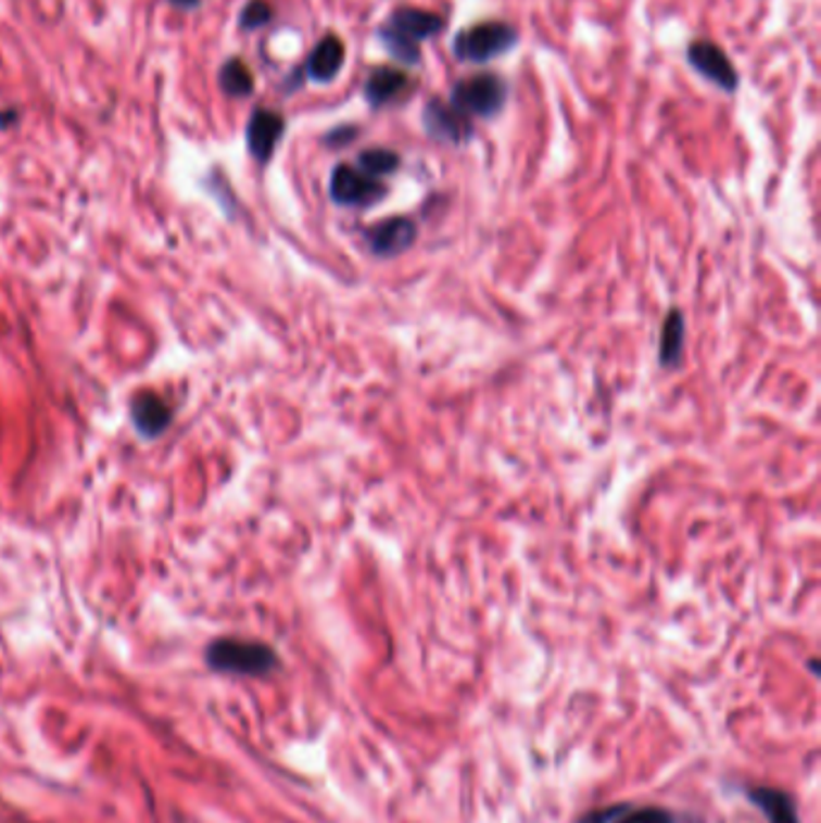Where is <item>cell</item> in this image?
Masks as SVG:
<instances>
[{
    "mask_svg": "<svg viewBox=\"0 0 821 823\" xmlns=\"http://www.w3.org/2000/svg\"><path fill=\"white\" fill-rule=\"evenodd\" d=\"M397 164H401V157L391 150H366L357 160L359 172L371 176V179H376V176L393 174L397 169Z\"/></svg>",
    "mask_w": 821,
    "mask_h": 823,
    "instance_id": "e0dca14e",
    "label": "cell"
},
{
    "mask_svg": "<svg viewBox=\"0 0 821 823\" xmlns=\"http://www.w3.org/2000/svg\"><path fill=\"white\" fill-rule=\"evenodd\" d=\"M391 27L395 31H401L407 39L421 41L439 35L443 29V20L434 13H427V10H417V8H401L395 10L391 17Z\"/></svg>",
    "mask_w": 821,
    "mask_h": 823,
    "instance_id": "8fae6325",
    "label": "cell"
},
{
    "mask_svg": "<svg viewBox=\"0 0 821 823\" xmlns=\"http://www.w3.org/2000/svg\"><path fill=\"white\" fill-rule=\"evenodd\" d=\"M285 132V121L280 114H275L270 109H258L251 116L247 128V142L253 157L258 162H268Z\"/></svg>",
    "mask_w": 821,
    "mask_h": 823,
    "instance_id": "52a82bcc",
    "label": "cell"
},
{
    "mask_svg": "<svg viewBox=\"0 0 821 823\" xmlns=\"http://www.w3.org/2000/svg\"><path fill=\"white\" fill-rule=\"evenodd\" d=\"M684 350V318L680 311H670V316L662 322L660 335V362L662 366H674Z\"/></svg>",
    "mask_w": 821,
    "mask_h": 823,
    "instance_id": "5bb4252c",
    "label": "cell"
},
{
    "mask_svg": "<svg viewBox=\"0 0 821 823\" xmlns=\"http://www.w3.org/2000/svg\"><path fill=\"white\" fill-rule=\"evenodd\" d=\"M219 87L229 97H249L253 92V75L247 68V63L231 59L219 71Z\"/></svg>",
    "mask_w": 821,
    "mask_h": 823,
    "instance_id": "9a60e30c",
    "label": "cell"
},
{
    "mask_svg": "<svg viewBox=\"0 0 821 823\" xmlns=\"http://www.w3.org/2000/svg\"><path fill=\"white\" fill-rule=\"evenodd\" d=\"M516 43V29L504 22H482L470 29H463L453 43V53L460 61L487 63L496 55L506 53Z\"/></svg>",
    "mask_w": 821,
    "mask_h": 823,
    "instance_id": "7a4b0ae2",
    "label": "cell"
},
{
    "mask_svg": "<svg viewBox=\"0 0 821 823\" xmlns=\"http://www.w3.org/2000/svg\"><path fill=\"white\" fill-rule=\"evenodd\" d=\"M749 799L767 814L769 823H800L793 799L781 793V789L757 787L749 793Z\"/></svg>",
    "mask_w": 821,
    "mask_h": 823,
    "instance_id": "7c38bea8",
    "label": "cell"
},
{
    "mask_svg": "<svg viewBox=\"0 0 821 823\" xmlns=\"http://www.w3.org/2000/svg\"><path fill=\"white\" fill-rule=\"evenodd\" d=\"M379 37L383 41L386 51L391 53L393 59H397L401 63H407V65L419 63V47H417V41L407 39L405 35H401V31H395L393 27L379 29Z\"/></svg>",
    "mask_w": 821,
    "mask_h": 823,
    "instance_id": "2e32d148",
    "label": "cell"
},
{
    "mask_svg": "<svg viewBox=\"0 0 821 823\" xmlns=\"http://www.w3.org/2000/svg\"><path fill=\"white\" fill-rule=\"evenodd\" d=\"M132 419H136V427L140 433L157 436V433L169 427L172 409L160 395L142 393L136 397V403H132Z\"/></svg>",
    "mask_w": 821,
    "mask_h": 823,
    "instance_id": "30bf717a",
    "label": "cell"
},
{
    "mask_svg": "<svg viewBox=\"0 0 821 823\" xmlns=\"http://www.w3.org/2000/svg\"><path fill=\"white\" fill-rule=\"evenodd\" d=\"M415 237H417L415 221H409L407 217H388L386 221H381V225L369 229L366 241H369V249L374 255L391 258V255H397L413 246Z\"/></svg>",
    "mask_w": 821,
    "mask_h": 823,
    "instance_id": "8992f818",
    "label": "cell"
},
{
    "mask_svg": "<svg viewBox=\"0 0 821 823\" xmlns=\"http://www.w3.org/2000/svg\"><path fill=\"white\" fill-rule=\"evenodd\" d=\"M270 17H273V10L265 0H251V3L241 10V27L258 29L263 25H268Z\"/></svg>",
    "mask_w": 821,
    "mask_h": 823,
    "instance_id": "d6986e66",
    "label": "cell"
},
{
    "mask_svg": "<svg viewBox=\"0 0 821 823\" xmlns=\"http://www.w3.org/2000/svg\"><path fill=\"white\" fill-rule=\"evenodd\" d=\"M690 63L694 65V68L702 73L704 77H708V80L716 83L720 90H728L732 92L737 87V71L735 65L730 63L728 55L720 51L716 43L711 41H696L690 47Z\"/></svg>",
    "mask_w": 821,
    "mask_h": 823,
    "instance_id": "5b68a950",
    "label": "cell"
},
{
    "mask_svg": "<svg viewBox=\"0 0 821 823\" xmlns=\"http://www.w3.org/2000/svg\"><path fill=\"white\" fill-rule=\"evenodd\" d=\"M629 809V805H615V807H607V809H597V811H591V814H585L579 823H615L624 811Z\"/></svg>",
    "mask_w": 821,
    "mask_h": 823,
    "instance_id": "ffe728a7",
    "label": "cell"
},
{
    "mask_svg": "<svg viewBox=\"0 0 821 823\" xmlns=\"http://www.w3.org/2000/svg\"><path fill=\"white\" fill-rule=\"evenodd\" d=\"M615 823H677L674 814L660 807H643V809H627Z\"/></svg>",
    "mask_w": 821,
    "mask_h": 823,
    "instance_id": "ac0fdd59",
    "label": "cell"
},
{
    "mask_svg": "<svg viewBox=\"0 0 821 823\" xmlns=\"http://www.w3.org/2000/svg\"><path fill=\"white\" fill-rule=\"evenodd\" d=\"M354 136H357V130H354L352 126H345V128H336V130H332L330 132V136H328V144H345V142H350Z\"/></svg>",
    "mask_w": 821,
    "mask_h": 823,
    "instance_id": "44dd1931",
    "label": "cell"
},
{
    "mask_svg": "<svg viewBox=\"0 0 821 823\" xmlns=\"http://www.w3.org/2000/svg\"><path fill=\"white\" fill-rule=\"evenodd\" d=\"M207 664L229 674L263 676L277 667V655L268 645L256 641L219 638L207 648Z\"/></svg>",
    "mask_w": 821,
    "mask_h": 823,
    "instance_id": "6da1fadb",
    "label": "cell"
},
{
    "mask_svg": "<svg viewBox=\"0 0 821 823\" xmlns=\"http://www.w3.org/2000/svg\"><path fill=\"white\" fill-rule=\"evenodd\" d=\"M425 128L431 138L443 142H465L470 138V124L456 106L429 102L425 109Z\"/></svg>",
    "mask_w": 821,
    "mask_h": 823,
    "instance_id": "ba28073f",
    "label": "cell"
},
{
    "mask_svg": "<svg viewBox=\"0 0 821 823\" xmlns=\"http://www.w3.org/2000/svg\"><path fill=\"white\" fill-rule=\"evenodd\" d=\"M383 195H386V186L371 179V176H366L364 172L354 169V166L340 164L332 169L330 198L336 200L338 205L364 207V205L376 203V200H381Z\"/></svg>",
    "mask_w": 821,
    "mask_h": 823,
    "instance_id": "277c9868",
    "label": "cell"
},
{
    "mask_svg": "<svg viewBox=\"0 0 821 823\" xmlns=\"http://www.w3.org/2000/svg\"><path fill=\"white\" fill-rule=\"evenodd\" d=\"M407 87V75L393 68L374 71L369 83H366V99L371 106H383L401 94Z\"/></svg>",
    "mask_w": 821,
    "mask_h": 823,
    "instance_id": "4fadbf2b",
    "label": "cell"
},
{
    "mask_svg": "<svg viewBox=\"0 0 821 823\" xmlns=\"http://www.w3.org/2000/svg\"><path fill=\"white\" fill-rule=\"evenodd\" d=\"M506 102V83L492 73L468 77V80L453 87V106L460 114H475L490 118L498 114Z\"/></svg>",
    "mask_w": 821,
    "mask_h": 823,
    "instance_id": "3957f363",
    "label": "cell"
},
{
    "mask_svg": "<svg viewBox=\"0 0 821 823\" xmlns=\"http://www.w3.org/2000/svg\"><path fill=\"white\" fill-rule=\"evenodd\" d=\"M169 3L176 8H181V10H193V8H198L201 0H169Z\"/></svg>",
    "mask_w": 821,
    "mask_h": 823,
    "instance_id": "7402d4cb",
    "label": "cell"
},
{
    "mask_svg": "<svg viewBox=\"0 0 821 823\" xmlns=\"http://www.w3.org/2000/svg\"><path fill=\"white\" fill-rule=\"evenodd\" d=\"M345 63V47L338 37H326L320 39L318 47L311 51L308 55V77H314L316 83H330L336 77Z\"/></svg>",
    "mask_w": 821,
    "mask_h": 823,
    "instance_id": "9c48e42d",
    "label": "cell"
}]
</instances>
